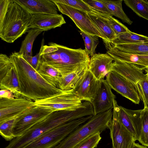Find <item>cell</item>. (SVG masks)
Wrapping results in <instances>:
<instances>
[{
    "label": "cell",
    "instance_id": "4fadbf2b",
    "mask_svg": "<svg viewBox=\"0 0 148 148\" xmlns=\"http://www.w3.org/2000/svg\"><path fill=\"white\" fill-rule=\"evenodd\" d=\"M100 80L97 79L88 69L73 89L74 94L82 101L90 103L98 90Z\"/></svg>",
    "mask_w": 148,
    "mask_h": 148
},
{
    "label": "cell",
    "instance_id": "ac0fdd59",
    "mask_svg": "<svg viewBox=\"0 0 148 148\" xmlns=\"http://www.w3.org/2000/svg\"><path fill=\"white\" fill-rule=\"evenodd\" d=\"M144 67L131 63L116 60L113 62L112 71L117 72L136 85L147 75L143 73Z\"/></svg>",
    "mask_w": 148,
    "mask_h": 148
},
{
    "label": "cell",
    "instance_id": "ffe728a7",
    "mask_svg": "<svg viewBox=\"0 0 148 148\" xmlns=\"http://www.w3.org/2000/svg\"><path fill=\"white\" fill-rule=\"evenodd\" d=\"M90 19L101 34L104 43L111 42L116 36L104 14L95 12L88 13Z\"/></svg>",
    "mask_w": 148,
    "mask_h": 148
},
{
    "label": "cell",
    "instance_id": "d4e9b609",
    "mask_svg": "<svg viewBox=\"0 0 148 148\" xmlns=\"http://www.w3.org/2000/svg\"><path fill=\"white\" fill-rule=\"evenodd\" d=\"M37 71L49 84L58 88L62 75L57 70L47 64L40 63Z\"/></svg>",
    "mask_w": 148,
    "mask_h": 148
},
{
    "label": "cell",
    "instance_id": "b9f144b4",
    "mask_svg": "<svg viewBox=\"0 0 148 148\" xmlns=\"http://www.w3.org/2000/svg\"><path fill=\"white\" fill-rule=\"evenodd\" d=\"M132 148H148V147L135 142L134 143Z\"/></svg>",
    "mask_w": 148,
    "mask_h": 148
},
{
    "label": "cell",
    "instance_id": "1f68e13d",
    "mask_svg": "<svg viewBox=\"0 0 148 148\" xmlns=\"http://www.w3.org/2000/svg\"><path fill=\"white\" fill-rule=\"evenodd\" d=\"M101 133L98 132L89 136L80 142L74 148L97 147L101 138Z\"/></svg>",
    "mask_w": 148,
    "mask_h": 148
},
{
    "label": "cell",
    "instance_id": "4dcf8cb0",
    "mask_svg": "<svg viewBox=\"0 0 148 148\" xmlns=\"http://www.w3.org/2000/svg\"><path fill=\"white\" fill-rule=\"evenodd\" d=\"M80 33L84 40L85 51L87 54L91 56L95 54V49L99 43V37L87 34L80 30Z\"/></svg>",
    "mask_w": 148,
    "mask_h": 148
},
{
    "label": "cell",
    "instance_id": "52a82bcc",
    "mask_svg": "<svg viewBox=\"0 0 148 148\" xmlns=\"http://www.w3.org/2000/svg\"><path fill=\"white\" fill-rule=\"evenodd\" d=\"M34 102L35 106L53 112L76 110L83 104L82 101L74 94L73 89L62 90L61 92L47 98Z\"/></svg>",
    "mask_w": 148,
    "mask_h": 148
},
{
    "label": "cell",
    "instance_id": "60d3db41",
    "mask_svg": "<svg viewBox=\"0 0 148 148\" xmlns=\"http://www.w3.org/2000/svg\"><path fill=\"white\" fill-rule=\"evenodd\" d=\"M0 97H5L9 99L15 98L13 93L8 90H1Z\"/></svg>",
    "mask_w": 148,
    "mask_h": 148
},
{
    "label": "cell",
    "instance_id": "7bdbcfd3",
    "mask_svg": "<svg viewBox=\"0 0 148 148\" xmlns=\"http://www.w3.org/2000/svg\"><path fill=\"white\" fill-rule=\"evenodd\" d=\"M143 70L146 72V74L148 75V66L145 67L143 69Z\"/></svg>",
    "mask_w": 148,
    "mask_h": 148
},
{
    "label": "cell",
    "instance_id": "e0dca14e",
    "mask_svg": "<svg viewBox=\"0 0 148 148\" xmlns=\"http://www.w3.org/2000/svg\"><path fill=\"white\" fill-rule=\"evenodd\" d=\"M66 23L62 14H31L29 28L47 31Z\"/></svg>",
    "mask_w": 148,
    "mask_h": 148
},
{
    "label": "cell",
    "instance_id": "ee69618b",
    "mask_svg": "<svg viewBox=\"0 0 148 148\" xmlns=\"http://www.w3.org/2000/svg\"><path fill=\"white\" fill-rule=\"evenodd\" d=\"M145 2H146V4L147 5V7L148 8V1H147L146 0Z\"/></svg>",
    "mask_w": 148,
    "mask_h": 148
},
{
    "label": "cell",
    "instance_id": "f1b7e54d",
    "mask_svg": "<svg viewBox=\"0 0 148 148\" xmlns=\"http://www.w3.org/2000/svg\"><path fill=\"white\" fill-rule=\"evenodd\" d=\"M124 3L138 15L148 20V8L145 0H124Z\"/></svg>",
    "mask_w": 148,
    "mask_h": 148
},
{
    "label": "cell",
    "instance_id": "277c9868",
    "mask_svg": "<svg viewBox=\"0 0 148 148\" xmlns=\"http://www.w3.org/2000/svg\"><path fill=\"white\" fill-rule=\"evenodd\" d=\"M31 14L12 0L3 22L0 26V37L12 43L25 33L29 28Z\"/></svg>",
    "mask_w": 148,
    "mask_h": 148
},
{
    "label": "cell",
    "instance_id": "f546056e",
    "mask_svg": "<svg viewBox=\"0 0 148 148\" xmlns=\"http://www.w3.org/2000/svg\"><path fill=\"white\" fill-rule=\"evenodd\" d=\"M141 128L139 142L148 147V107H144L140 113Z\"/></svg>",
    "mask_w": 148,
    "mask_h": 148
},
{
    "label": "cell",
    "instance_id": "8d00e7d4",
    "mask_svg": "<svg viewBox=\"0 0 148 148\" xmlns=\"http://www.w3.org/2000/svg\"><path fill=\"white\" fill-rule=\"evenodd\" d=\"M104 15L116 36L129 30L125 26L113 17L112 16Z\"/></svg>",
    "mask_w": 148,
    "mask_h": 148
},
{
    "label": "cell",
    "instance_id": "5b68a950",
    "mask_svg": "<svg viewBox=\"0 0 148 148\" xmlns=\"http://www.w3.org/2000/svg\"><path fill=\"white\" fill-rule=\"evenodd\" d=\"M113 115V108L93 115L54 148H74L87 137L98 132L101 133L109 128L112 121Z\"/></svg>",
    "mask_w": 148,
    "mask_h": 148
},
{
    "label": "cell",
    "instance_id": "836d02e7",
    "mask_svg": "<svg viewBox=\"0 0 148 148\" xmlns=\"http://www.w3.org/2000/svg\"><path fill=\"white\" fill-rule=\"evenodd\" d=\"M136 86L144 107H148V76L140 80Z\"/></svg>",
    "mask_w": 148,
    "mask_h": 148
},
{
    "label": "cell",
    "instance_id": "6da1fadb",
    "mask_svg": "<svg viewBox=\"0 0 148 148\" xmlns=\"http://www.w3.org/2000/svg\"><path fill=\"white\" fill-rule=\"evenodd\" d=\"M9 57L16 70L19 91L23 97L34 101L62 91L46 81L18 52L12 53Z\"/></svg>",
    "mask_w": 148,
    "mask_h": 148
},
{
    "label": "cell",
    "instance_id": "484cf974",
    "mask_svg": "<svg viewBox=\"0 0 148 148\" xmlns=\"http://www.w3.org/2000/svg\"><path fill=\"white\" fill-rule=\"evenodd\" d=\"M106 48H113L124 52L135 55L148 56V43L117 44Z\"/></svg>",
    "mask_w": 148,
    "mask_h": 148
},
{
    "label": "cell",
    "instance_id": "7c38bea8",
    "mask_svg": "<svg viewBox=\"0 0 148 148\" xmlns=\"http://www.w3.org/2000/svg\"><path fill=\"white\" fill-rule=\"evenodd\" d=\"M113 109L112 120L108 128L112 148H132L136 140L119 121L116 108L114 103Z\"/></svg>",
    "mask_w": 148,
    "mask_h": 148
},
{
    "label": "cell",
    "instance_id": "cb8c5ba5",
    "mask_svg": "<svg viewBox=\"0 0 148 148\" xmlns=\"http://www.w3.org/2000/svg\"><path fill=\"white\" fill-rule=\"evenodd\" d=\"M88 69V67L79 69L67 75L62 76L59 80L58 88L63 90H69L73 89Z\"/></svg>",
    "mask_w": 148,
    "mask_h": 148
},
{
    "label": "cell",
    "instance_id": "9a60e30c",
    "mask_svg": "<svg viewBox=\"0 0 148 148\" xmlns=\"http://www.w3.org/2000/svg\"><path fill=\"white\" fill-rule=\"evenodd\" d=\"M115 98V95L112 92V88L106 80H100L98 90L91 103L94 115L113 108V100Z\"/></svg>",
    "mask_w": 148,
    "mask_h": 148
},
{
    "label": "cell",
    "instance_id": "30bf717a",
    "mask_svg": "<svg viewBox=\"0 0 148 148\" xmlns=\"http://www.w3.org/2000/svg\"><path fill=\"white\" fill-rule=\"evenodd\" d=\"M34 106V101L23 97H0V124L16 118Z\"/></svg>",
    "mask_w": 148,
    "mask_h": 148
},
{
    "label": "cell",
    "instance_id": "ba28073f",
    "mask_svg": "<svg viewBox=\"0 0 148 148\" xmlns=\"http://www.w3.org/2000/svg\"><path fill=\"white\" fill-rule=\"evenodd\" d=\"M53 111L35 106L16 117L12 133L14 138L22 135L32 126L51 114Z\"/></svg>",
    "mask_w": 148,
    "mask_h": 148
},
{
    "label": "cell",
    "instance_id": "8fae6325",
    "mask_svg": "<svg viewBox=\"0 0 148 148\" xmlns=\"http://www.w3.org/2000/svg\"><path fill=\"white\" fill-rule=\"evenodd\" d=\"M106 80L112 89L135 104H139L140 98L136 86L130 80L113 70L107 75Z\"/></svg>",
    "mask_w": 148,
    "mask_h": 148
},
{
    "label": "cell",
    "instance_id": "83f0119b",
    "mask_svg": "<svg viewBox=\"0 0 148 148\" xmlns=\"http://www.w3.org/2000/svg\"><path fill=\"white\" fill-rule=\"evenodd\" d=\"M43 31L40 29L32 28L22 41L19 53L23 56H32V48L33 43L37 36Z\"/></svg>",
    "mask_w": 148,
    "mask_h": 148
},
{
    "label": "cell",
    "instance_id": "d6a6232c",
    "mask_svg": "<svg viewBox=\"0 0 148 148\" xmlns=\"http://www.w3.org/2000/svg\"><path fill=\"white\" fill-rule=\"evenodd\" d=\"M16 118L0 124V135L6 141H10L14 138L12 131Z\"/></svg>",
    "mask_w": 148,
    "mask_h": 148
},
{
    "label": "cell",
    "instance_id": "7402d4cb",
    "mask_svg": "<svg viewBox=\"0 0 148 148\" xmlns=\"http://www.w3.org/2000/svg\"><path fill=\"white\" fill-rule=\"evenodd\" d=\"M0 81L1 90H10L13 93L15 98L23 97L19 91V82L13 65Z\"/></svg>",
    "mask_w": 148,
    "mask_h": 148
},
{
    "label": "cell",
    "instance_id": "9c48e42d",
    "mask_svg": "<svg viewBox=\"0 0 148 148\" xmlns=\"http://www.w3.org/2000/svg\"><path fill=\"white\" fill-rule=\"evenodd\" d=\"M53 1L56 4L58 10L71 19L80 30L103 39L101 34L92 21L88 12L57 2L56 0Z\"/></svg>",
    "mask_w": 148,
    "mask_h": 148
},
{
    "label": "cell",
    "instance_id": "4316f807",
    "mask_svg": "<svg viewBox=\"0 0 148 148\" xmlns=\"http://www.w3.org/2000/svg\"><path fill=\"white\" fill-rule=\"evenodd\" d=\"M110 12L112 16L121 19L124 23L131 25L132 21L128 17L123 11L122 7V0L112 1L101 0Z\"/></svg>",
    "mask_w": 148,
    "mask_h": 148
},
{
    "label": "cell",
    "instance_id": "3957f363",
    "mask_svg": "<svg viewBox=\"0 0 148 148\" xmlns=\"http://www.w3.org/2000/svg\"><path fill=\"white\" fill-rule=\"evenodd\" d=\"M77 110L53 112L32 126L21 136L15 138L3 148H23L46 132L61 125L79 118Z\"/></svg>",
    "mask_w": 148,
    "mask_h": 148
},
{
    "label": "cell",
    "instance_id": "2e32d148",
    "mask_svg": "<svg viewBox=\"0 0 148 148\" xmlns=\"http://www.w3.org/2000/svg\"><path fill=\"white\" fill-rule=\"evenodd\" d=\"M114 61L107 53H95L90 59L88 69L97 79H103L112 71Z\"/></svg>",
    "mask_w": 148,
    "mask_h": 148
},
{
    "label": "cell",
    "instance_id": "7a4b0ae2",
    "mask_svg": "<svg viewBox=\"0 0 148 148\" xmlns=\"http://www.w3.org/2000/svg\"><path fill=\"white\" fill-rule=\"evenodd\" d=\"M40 56V63L54 68L62 76L88 67L90 59L85 49H72L52 42L43 46Z\"/></svg>",
    "mask_w": 148,
    "mask_h": 148
},
{
    "label": "cell",
    "instance_id": "ab89813d",
    "mask_svg": "<svg viewBox=\"0 0 148 148\" xmlns=\"http://www.w3.org/2000/svg\"><path fill=\"white\" fill-rule=\"evenodd\" d=\"M12 0H0V26L3 22L9 6Z\"/></svg>",
    "mask_w": 148,
    "mask_h": 148
},
{
    "label": "cell",
    "instance_id": "8992f818",
    "mask_svg": "<svg viewBox=\"0 0 148 148\" xmlns=\"http://www.w3.org/2000/svg\"><path fill=\"white\" fill-rule=\"evenodd\" d=\"M93 116L82 117L56 127L43 134L23 148H54Z\"/></svg>",
    "mask_w": 148,
    "mask_h": 148
},
{
    "label": "cell",
    "instance_id": "f35d334b",
    "mask_svg": "<svg viewBox=\"0 0 148 148\" xmlns=\"http://www.w3.org/2000/svg\"><path fill=\"white\" fill-rule=\"evenodd\" d=\"M44 44V40L43 39L40 51L38 53L34 56H22L25 59L36 71L38 70L40 64V55Z\"/></svg>",
    "mask_w": 148,
    "mask_h": 148
},
{
    "label": "cell",
    "instance_id": "bcb514c9",
    "mask_svg": "<svg viewBox=\"0 0 148 148\" xmlns=\"http://www.w3.org/2000/svg\"></svg>",
    "mask_w": 148,
    "mask_h": 148
},
{
    "label": "cell",
    "instance_id": "5bb4252c",
    "mask_svg": "<svg viewBox=\"0 0 148 148\" xmlns=\"http://www.w3.org/2000/svg\"><path fill=\"white\" fill-rule=\"evenodd\" d=\"M119 121L124 127L138 141L141 128V110H132L119 106L115 99L113 100Z\"/></svg>",
    "mask_w": 148,
    "mask_h": 148
},
{
    "label": "cell",
    "instance_id": "d6986e66",
    "mask_svg": "<svg viewBox=\"0 0 148 148\" xmlns=\"http://www.w3.org/2000/svg\"><path fill=\"white\" fill-rule=\"evenodd\" d=\"M31 14H57L58 9L53 0H14Z\"/></svg>",
    "mask_w": 148,
    "mask_h": 148
},
{
    "label": "cell",
    "instance_id": "603a6c76",
    "mask_svg": "<svg viewBox=\"0 0 148 148\" xmlns=\"http://www.w3.org/2000/svg\"><path fill=\"white\" fill-rule=\"evenodd\" d=\"M148 43V37L131 32L130 30L116 36L111 42L105 44L106 47L117 44Z\"/></svg>",
    "mask_w": 148,
    "mask_h": 148
},
{
    "label": "cell",
    "instance_id": "d590c367",
    "mask_svg": "<svg viewBox=\"0 0 148 148\" xmlns=\"http://www.w3.org/2000/svg\"><path fill=\"white\" fill-rule=\"evenodd\" d=\"M58 2L88 13L95 12L82 0H56Z\"/></svg>",
    "mask_w": 148,
    "mask_h": 148
},
{
    "label": "cell",
    "instance_id": "44dd1931",
    "mask_svg": "<svg viewBox=\"0 0 148 148\" xmlns=\"http://www.w3.org/2000/svg\"><path fill=\"white\" fill-rule=\"evenodd\" d=\"M106 49L107 53L113 58L114 61L119 60L127 62L144 67L148 66V58L146 56L126 53L113 48Z\"/></svg>",
    "mask_w": 148,
    "mask_h": 148
},
{
    "label": "cell",
    "instance_id": "f6af8a7d",
    "mask_svg": "<svg viewBox=\"0 0 148 148\" xmlns=\"http://www.w3.org/2000/svg\"><path fill=\"white\" fill-rule=\"evenodd\" d=\"M148 58V56H146Z\"/></svg>",
    "mask_w": 148,
    "mask_h": 148
},
{
    "label": "cell",
    "instance_id": "74e56055",
    "mask_svg": "<svg viewBox=\"0 0 148 148\" xmlns=\"http://www.w3.org/2000/svg\"><path fill=\"white\" fill-rule=\"evenodd\" d=\"M13 64L9 57L5 54H0V80L13 66Z\"/></svg>",
    "mask_w": 148,
    "mask_h": 148
},
{
    "label": "cell",
    "instance_id": "e575fe53",
    "mask_svg": "<svg viewBox=\"0 0 148 148\" xmlns=\"http://www.w3.org/2000/svg\"><path fill=\"white\" fill-rule=\"evenodd\" d=\"M82 0L95 12L112 16L110 11L101 0Z\"/></svg>",
    "mask_w": 148,
    "mask_h": 148
}]
</instances>
